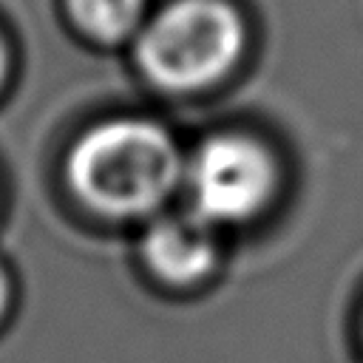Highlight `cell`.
I'll use <instances>...</instances> for the list:
<instances>
[{"mask_svg":"<svg viewBox=\"0 0 363 363\" xmlns=\"http://www.w3.org/2000/svg\"><path fill=\"white\" fill-rule=\"evenodd\" d=\"M71 196L99 218H147L184 179L170 130L145 116H108L79 130L65 150Z\"/></svg>","mask_w":363,"mask_h":363,"instance_id":"obj_1","label":"cell"},{"mask_svg":"<svg viewBox=\"0 0 363 363\" xmlns=\"http://www.w3.org/2000/svg\"><path fill=\"white\" fill-rule=\"evenodd\" d=\"M244 28L224 0H173L133 37L139 71L159 88L193 91L221 79L238 60Z\"/></svg>","mask_w":363,"mask_h":363,"instance_id":"obj_2","label":"cell"},{"mask_svg":"<svg viewBox=\"0 0 363 363\" xmlns=\"http://www.w3.org/2000/svg\"><path fill=\"white\" fill-rule=\"evenodd\" d=\"M184 182L193 213L216 227L252 218L269 201L278 173L275 159L255 139L216 133L184 162Z\"/></svg>","mask_w":363,"mask_h":363,"instance_id":"obj_3","label":"cell"},{"mask_svg":"<svg viewBox=\"0 0 363 363\" xmlns=\"http://www.w3.org/2000/svg\"><path fill=\"white\" fill-rule=\"evenodd\" d=\"M139 252L150 275L170 286H190L216 267L218 244L213 224L201 216L167 213L150 218Z\"/></svg>","mask_w":363,"mask_h":363,"instance_id":"obj_4","label":"cell"},{"mask_svg":"<svg viewBox=\"0 0 363 363\" xmlns=\"http://www.w3.org/2000/svg\"><path fill=\"white\" fill-rule=\"evenodd\" d=\"M62 9L74 31L99 45L133 40L147 20L145 0H62Z\"/></svg>","mask_w":363,"mask_h":363,"instance_id":"obj_5","label":"cell"},{"mask_svg":"<svg viewBox=\"0 0 363 363\" xmlns=\"http://www.w3.org/2000/svg\"><path fill=\"white\" fill-rule=\"evenodd\" d=\"M11 303H14V281H11L6 261L0 258V326L6 323V318L11 312Z\"/></svg>","mask_w":363,"mask_h":363,"instance_id":"obj_6","label":"cell"},{"mask_svg":"<svg viewBox=\"0 0 363 363\" xmlns=\"http://www.w3.org/2000/svg\"><path fill=\"white\" fill-rule=\"evenodd\" d=\"M9 74H11V48H9V40L3 34V28H0V91L6 88Z\"/></svg>","mask_w":363,"mask_h":363,"instance_id":"obj_7","label":"cell"}]
</instances>
